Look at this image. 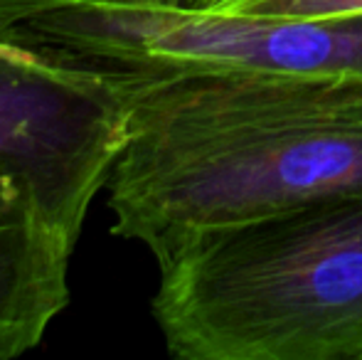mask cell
I'll list each match as a JSON object with an SVG mask.
<instances>
[{
  "mask_svg": "<svg viewBox=\"0 0 362 360\" xmlns=\"http://www.w3.org/2000/svg\"><path fill=\"white\" fill-rule=\"evenodd\" d=\"M134 79L106 205L111 232L153 257L195 232L362 192V79L242 69Z\"/></svg>",
  "mask_w": 362,
  "mask_h": 360,
  "instance_id": "obj_1",
  "label": "cell"
},
{
  "mask_svg": "<svg viewBox=\"0 0 362 360\" xmlns=\"http://www.w3.org/2000/svg\"><path fill=\"white\" fill-rule=\"evenodd\" d=\"M182 360H362V192L195 232L156 257Z\"/></svg>",
  "mask_w": 362,
  "mask_h": 360,
  "instance_id": "obj_2",
  "label": "cell"
},
{
  "mask_svg": "<svg viewBox=\"0 0 362 360\" xmlns=\"http://www.w3.org/2000/svg\"><path fill=\"white\" fill-rule=\"evenodd\" d=\"M76 242L35 192L0 182V360L37 348L69 306Z\"/></svg>",
  "mask_w": 362,
  "mask_h": 360,
  "instance_id": "obj_5",
  "label": "cell"
},
{
  "mask_svg": "<svg viewBox=\"0 0 362 360\" xmlns=\"http://www.w3.org/2000/svg\"><path fill=\"white\" fill-rule=\"evenodd\" d=\"M67 3L72 0H0V35L20 33V28L33 18Z\"/></svg>",
  "mask_w": 362,
  "mask_h": 360,
  "instance_id": "obj_7",
  "label": "cell"
},
{
  "mask_svg": "<svg viewBox=\"0 0 362 360\" xmlns=\"http://www.w3.org/2000/svg\"><path fill=\"white\" fill-rule=\"evenodd\" d=\"M217 0H180L175 8H190V10H207L212 8Z\"/></svg>",
  "mask_w": 362,
  "mask_h": 360,
  "instance_id": "obj_9",
  "label": "cell"
},
{
  "mask_svg": "<svg viewBox=\"0 0 362 360\" xmlns=\"http://www.w3.org/2000/svg\"><path fill=\"white\" fill-rule=\"evenodd\" d=\"M136 79L25 35H0V182L40 197L74 235L126 141Z\"/></svg>",
  "mask_w": 362,
  "mask_h": 360,
  "instance_id": "obj_4",
  "label": "cell"
},
{
  "mask_svg": "<svg viewBox=\"0 0 362 360\" xmlns=\"http://www.w3.org/2000/svg\"><path fill=\"white\" fill-rule=\"evenodd\" d=\"M106 5H134V8H175L180 0H94Z\"/></svg>",
  "mask_w": 362,
  "mask_h": 360,
  "instance_id": "obj_8",
  "label": "cell"
},
{
  "mask_svg": "<svg viewBox=\"0 0 362 360\" xmlns=\"http://www.w3.org/2000/svg\"><path fill=\"white\" fill-rule=\"evenodd\" d=\"M20 30L86 62L144 77L242 69L362 79V13L249 18L72 0Z\"/></svg>",
  "mask_w": 362,
  "mask_h": 360,
  "instance_id": "obj_3",
  "label": "cell"
},
{
  "mask_svg": "<svg viewBox=\"0 0 362 360\" xmlns=\"http://www.w3.org/2000/svg\"><path fill=\"white\" fill-rule=\"evenodd\" d=\"M207 10L249 18H335L362 13V0H217Z\"/></svg>",
  "mask_w": 362,
  "mask_h": 360,
  "instance_id": "obj_6",
  "label": "cell"
}]
</instances>
